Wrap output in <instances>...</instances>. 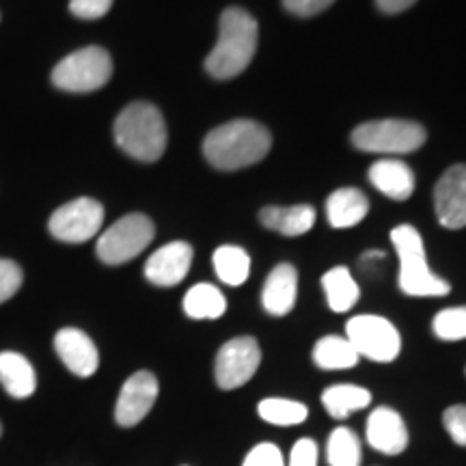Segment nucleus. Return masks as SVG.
Instances as JSON below:
<instances>
[{
    "label": "nucleus",
    "instance_id": "1",
    "mask_svg": "<svg viewBox=\"0 0 466 466\" xmlns=\"http://www.w3.org/2000/svg\"><path fill=\"white\" fill-rule=\"evenodd\" d=\"M272 147V137L264 126L250 119H236L214 127L203 141V154L220 171L258 165Z\"/></svg>",
    "mask_w": 466,
    "mask_h": 466
},
{
    "label": "nucleus",
    "instance_id": "35",
    "mask_svg": "<svg viewBox=\"0 0 466 466\" xmlns=\"http://www.w3.org/2000/svg\"><path fill=\"white\" fill-rule=\"evenodd\" d=\"M417 0H376L378 9L382 14H401V11L410 9Z\"/></svg>",
    "mask_w": 466,
    "mask_h": 466
},
{
    "label": "nucleus",
    "instance_id": "24",
    "mask_svg": "<svg viewBox=\"0 0 466 466\" xmlns=\"http://www.w3.org/2000/svg\"><path fill=\"white\" fill-rule=\"evenodd\" d=\"M184 311L192 319H217L227 311V300L218 288L199 283L186 291Z\"/></svg>",
    "mask_w": 466,
    "mask_h": 466
},
{
    "label": "nucleus",
    "instance_id": "19",
    "mask_svg": "<svg viewBox=\"0 0 466 466\" xmlns=\"http://www.w3.org/2000/svg\"><path fill=\"white\" fill-rule=\"evenodd\" d=\"M261 225L268 227V229L283 233V236H302L316 225V209L307 203L302 206H270L264 208L259 212Z\"/></svg>",
    "mask_w": 466,
    "mask_h": 466
},
{
    "label": "nucleus",
    "instance_id": "23",
    "mask_svg": "<svg viewBox=\"0 0 466 466\" xmlns=\"http://www.w3.org/2000/svg\"><path fill=\"white\" fill-rule=\"evenodd\" d=\"M359 352L354 350L346 337L329 335L322 337L313 348V360L319 370L335 371V370H350L359 363Z\"/></svg>",
    "mask_w": 466,
    "mask_h": 466
},
{
    "label": "nucleus",
    "instance_id": "14",
    "mask_svg": "<svg viewBox=\"0 0 466 466\" xmlns=\"http://www.w3.org/2000/svg\"><path fill=\"white\" fill-rule=\"evenodd\" d=\"M192 264V247L188 242H168L156 250L145 264V277L158 288H173L182 283Z\"/></svg>",
    "mask_w": 466,
    "mask_h": 466
},
{
    "label": "nucleus",
    "instance_id": "29",
    "mask_svg": "<svg viewBox=\"0 0 466 466\" xmlns=\"http://www.w3.org/2000/svg\"><path fill=\"white\" fill-rule=\"evenodd\" d=\"M22 288V268L11 259H0V305L14 299Z\"/></svg>",
    "mask_w": 466,
    "mask_h": 466
},
{
    "label": "nucleus",
    "instance_id": "9",
    "mask_svg": "<svg viewBox=\"0 0 466 466\" xmlns=\"http://www.w3.org/2000/svg\"><path fill=\"white\" fill-rule=\"evenodd\" d=\"M104 225V208L100 201L89 199H74L56 209L50 217V233L61 242L80 244L97 236Z\"/></svg>",
    "mask_w": 466,
    "mask_h": 466
},
{
    "label": "nucleus",
    "instance_id": "6",
    "mask_svg": "<svg viewBox=\"0 0 466 466\" xmlns=\"http://www.w3.org/2000/svg\"><path fill=\"white\" fill-rule=\"evenodd\" d=\"M425 143V127L406 119L367 121L352 132V145L360 151L384 156L410 154Z\"/></svg>",
    "mask_w": 466,
    "mask_h": 466
},
{
    "label": "nucleus",
    "instance_id": "4",
    "mask_svg": "<svg viewBox=\"0 0 466 466\" xmlns=\"http://www.w3.org/2000/svg\"><path fill=\"white\" fill-rule=\"evenodd\" d=\"M391 242L400 259V289L406 296L428 299V296H447L450 283L430 270L425 258L423 238L412 225H400L391 231Z\"/></svg>",
    "mask_w": 466,
    "mask_h": 466
},
{
    "label": "nucleus",
    "instance_id": "22",
    "mask_svg": "<svg viewBox=\"0 0 466 466\" xmlns=\"http://www.w3.org/2000/svg\"><path fill=\"white\" fill-rule=\"evenodd\" d=\"M322 288L326 294V302L335 313H346L359 302L360 289L354 277L350 275L348 268H333L322 277Z\"/></svg>",
    "mask_w": 466,
    "mask_h": 466
},
{
    "label": "nucleus",
    "instance_id": "11",
    "mask_svg": "<svg viewBox=\"0 0 466 466\" xmlns=\"http://www.w3.org/2000/svg\"><path fill=\"white\" fill-rule=\"evenodd\" d=\"M158 380L151 371H137L121 387L115 406V421L121 428H134L149 415L151 406L158 400Z\"/></svg>",
    "mask_w": 466,
    "mask_h": 466
},
{
    "label": "nucleus",
    "instance_id": "3",
    "mask_svg": "<svg viewBox=\"0 0 466 466\" xmlns=\"http://www.w3.org/2000/svg\"><path fill=\"white\" fill-rule=\"evenodd\" d=\"M115 141L134 160H160L168 141L165 116L154 104L134 102L116 116Z\"/></svg>",
    "mask_w": 466,
    "mask_h": 466
},
{
    "label": "nucleus",
    "instance_id": "26",
    "mask_svg": "<svg viewBox=\"0 0 466 466\" xmlns=\"http://www.w3.org/2000/svg\"><path fill=\"white\" fill-rule=\"evenodd\" d=\"M363 451H360V441L352 430L346 425L335 428L326 442V460L330 466H359Z\"/></svg>",
    "mask_w": 466,
    "mask_h": 466
},
{
    "label": "nucleus",
    "instance_id": "31",
    "mask_svg": "<svg viewBox=\"0 0 466 466\" xmlns=\"http://www.w3.org/2000/svg\"><path fill=\"white\" fill-rule=\"evenodd\" d=\"M442 425H445L447 434L451 436L453 442L466 447V406H450L442 415Z\"/></svg>",
    "mask_w": 466,
    "mask_h": 466
},
{
    "label": "nucleus",
    "instance_id": "12",
    "mask_svg": "<svg viewBox=\"0 0 466 466\" xmlns=\"http://www.w3.org/2000/svg\"><path fill=\"white\" fill-rule=\"evenodd\" d=\"M434 209L447 229L466 227V165H453L442 173L434 188Z\"/></svg>",
    "mask_w": 466,
    "mask_h": 466
},
{
    "label": "nucleus",
    "instance_id": "25",
    "mask_svg": "<svg viewBox=\"0 0 466 466\" xmlns=\"http://www.w3.org/2000/svg\"><path fill=\"white\" fill-rule=\"evenodd\" d=\"M214 270L220 281L231 288H238L247 281L250 275V258L248 253L240 247H233V244H225L218 247L214 253Z\"/></svg>",
    "mask_w": 466,
    "mask_h": 466
},
{
    "label": "nucleus",
    "instance_id": "15",
    "mask_svg": "<svg viewBox=\"0 0 466 466\" xmlns=\"http://www.w3.org/2000/svg\"><path fill=\"white\" fill-rule=\"evenodd\" d=\"M55 350L63 365L78 378H91L100 367V352L91 337L78 329H61L55 337Z\"/></svg>",
    "mask_w": 466,
    "mask_h": 466
},
{
    "label": "nucleus",
    "instance_id": "34",
    "mask_svg": "<svg viewBox=\"0 0 466 466\" xmlns=\"http://www.w3.org/2000/svg\"><path fill=\"white\" fill-rule=\"evenodd\" d=\"M335 0H283L285 9L289 14L300 15V17H311L322 14L324 9H329Z\"/></svg>",
    "mask_w": 466,
    "mask_h": 466
},
{
    "label": "nucleus",
    "instance_id": "7",
    "mask_svg": "<svg viewBox=\"0 0 466 466\" xmlns=\"http://www.w3.org/2000/svg\"><path fill=\"white\" fill-rule=\"evenodd\" d=\"M154 236L156 227L145 214H127L97 238V258L108 266H121L143 253Z\"/></svg>",
    "mask_w": 466,
    "mask_h": 466
},
{
    "label": "nucleus",
    "instance_id": "13",
    "mask_svg": "<svg viewBox=\"0 0 466 466\" xmlns=\"http://www.w3.org/2000/svg\"><path fill=\"white\" fill-rule=\"evenodd\" d=\"M365 436L370 447L384 456H400L408 447V430L398 410L389 406L374 408L367 417Z\"/></svg>",
    "mask_w": 466,
    "mask_h": 466
},
{
    "label": "nucleus",
    "instance_id": "17",
    "mask_svg": "<svg viewBox=\"0 0 466 466\" xmlns=\"http://www.w3.org/2000/svg\"><path fill=\"white\" fill-rule=\"evenodd\" d=\"M370 182L393 201H406L415 192V173L406 162L395 158L374 162L370 168Z\"/></svg>",
    "mask_w": 466,
    "mask_h": 466
},
{
    "label": "nucleus",
    "instance_id": "32",
    "mask_svg": "<svg viewBox=\"0 0 466 466\" xmlns=\"http://www.w3.org/2000/svg\"><path fill=\"white\" fill-rule=\"evenodd\" d=\"M113 7V0H69V11L83 20H97Z\"/></svg>",
    "mask_w": 466,
    "mask_h": 466
},
{
    "label": "nucleus",
    "instance_id": "5",
    "mask_svg": "<svg viewBox=\"0 0 466 466\" xmlns=\"http://www.w3.org/2000/svg\"><path fill=\"white\" fill-rule=\"evenodd\" d=\"M113 76V58L100 46H86L63 58L52 69V85L67 93H91L102 89Z\"/></svg>",
    "mask_w": 466,
    "mask_h": 466
},
{
    "label": "nucleus",
    "instance_id": "27",
    "mask_svg": "<svg viewBox=\"0 0 466 466\" xmlns=\"http://www.w3.org/2000/svg\"><path fill=\"white\" fill-rule=\"evenodd\" d=\"M259 419H264L270 425H281V428H289V425H300L309 417V408L302 401L283 400V398H268L261 400L258 406Z\"/></svg>",
    "mask_w": 466,
    "mask_h": 466
},
{
    "label": "nucleus",
    "instance_id": "36",
    "mask_svg": "<svg viewBox=\"0 0 466 466\" xmlns=\"http://www.w3.org/2000/svg\"><path fill=\"white\" fill-rule=\"evenodd\" d=\"M0 434H3V428H0Z\"/></svg>",
    "mask_w": 466,
    "mask_h": 466
},
{
    "label": "nucleus",
    "instance_id": "2",
    "mask_svg": "<svg viewBox=\"0 0 466 466\" xmlns=\"http://www.w3.org/2000/svg\"><path fill=\"white\" fill-rule=\"evenodd\" d=\"M258 39V22L248 11L240 7L225 9L218 22V42L206 58L208 74L218 80L236 78L253 61Z\"/></svg>",
    "mask_w": 466,
    "mask_h": 466
},
{
    "label": "nucleus",
    "instance_id": "33",
    "mask_svg": "<svg viewBox=\"0 0 466 466\" xmlns=\"http://www.w3.org/2000/svg\"><path fill=\"white\" fill-rule=\"evenodd\" d=\"M318 445L311 439H299L289 451L288 466H318Z\"/></svg>",
    "mask_w": 466,
    "mask_h": 466
},
{
    "label": "nucleus",
    "instance_id": "16",
    "mask_svg": "<svg viewBox=\"0 0 466 466\" xmlns=\"http://www.w3.org/2000/svg\"><path fill=\"white\" fill-rule=\"evenodd\" d=\"M296 294H299V272L291 264H279L266 279L261 305L270 316H288L296 305Z\"/></svg>",
    "mask_w": 466,
    "mask_h": 466
},
{
    "label": "nucleus",
    "instance_id": "18",
    "mask_svg": "<svg viewBox=\"0 0 466 466\" xmlns=\"http://www.w3.org/2000/svg\"><path fill=\"white\" fill-rule=\"evenodd\" d=\"M370 212V201L359 188H339L326 201V217L335 229L359 225Z\"/></svg>",
    "mask_w": 466,
    "mask_h": 466
},
{
    "label": "nucleus",
    "instance_id": "21",
    "mask_svg": "<svg viewBox=\"0 0 466 466\" xmlns=\"http://www.w3.org/2000/svg\"><path fill=\"white\" fill-rule=\"evenodd\" d=\"M322 404L333 419H348L354 412L363 410L371 404V393L357 384H333V387L324 389Z\"/></svg>",
    "mask_w": 466,
    "mask_h": 466
},
{
    "label": "nucleus",
    "instance_id": "20",
    "mask_svg": "<svg viewBox=\"0 0 466 466\" xmlns=\"http://www.w3.org/2000/svg\"><path fill=\"white\" fill-rule=\"evenodd\" d=\"M0 384L11 398L26 400L37 389V376L26 357L17 352H0Z\"/></svg>",
    "mask_w": 466,
    "mask_h": 466
},
{
    "label": "nucleus",
    "instance_id": "30",
    "mask_svg": "<svg viewBox=\"0 0 466 466\" xmlns=\"http://www.w3.org/2000/svg\"><path fill=\"white\" fill-rule=\"evenodd\" d=\"M242 466H288L275 442H259L247 453Z\"/></svg>",
    "mask_w": 466,
    "mask_h": 466
},
{
    "label": "nucleus",
    "instance_id": "8",
    "mask_svg": "<svg viewBox=\"0 0 466 466\" xmlns=\"http://www.w3.org/2000/svg\"><path fill=\"white\" fill-rule=\"evenodd\" d=\"M346 339L352 343L359 357L376 363H391L401 352L400 330L380 316H354L346 324Z\"/></svg>",
    "mask_w": 466,
    "mask_h": 466
},
{
    "label": "nucleus",
    "instance_id": "28",
    "mask_svg": "<svg viewBox=\"0 0 466 466\" xmlns=\"http://www.w3.org/2000/svg\"><path fill=\"white\" fill-rule=\"evenodd\" d=\"M432 330L442 341L466 339V307L442 309L434 316Z\"/></svg>",
    "mask_w": 466,
    "mask_h": 466
},
{
    "label": "nucleus",
    "instance_id": "10",
    "mask_svg": "<svg viewBox=\"0 0 466 466\" xmlns=\"http://www.w3.org/2000/svg\"><path fill=\"white\" fill-rule=\"evenodd\" d=\"M261 350L253 337H236L227 341L217 354L214 376L223 391H233L247 384L259 370Z\"/></svg>",
    "mask_w": 466,
    "mask_h": 466
}]
</instances>
